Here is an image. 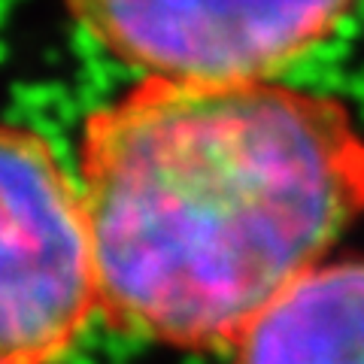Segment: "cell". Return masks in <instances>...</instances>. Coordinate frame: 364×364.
<instances>
[{
    "mask_svg": "<svg viewBox=\"0 0 364 364\" xmlns=\"http://www.w3.org/2000/svg\"><path fill=\"white\" fill-rule=\"evenodd\" d=\"M97 313L170 349H234L364 219V128L277 79L140 82L79 140Z\"/></svg>",
    "mask_w": 364,
    "mask_h": 364,
    "instance_id": "6da1fadb",
    "label": "cell"
},
{
    "mask_svg": "<svg viewBox=\"0 0 364 364\" xmlns=\"http://www.w3.org/2000/svg\"><path fill=\"white\" fill-rule=\"evenodd\" d=\"M95 316L79 182L46 136L0 122V364H58Z\"/></svg>",
    "mask_w": 364,
    "mask_h": 364,
    "instance_id": "7a4b0ae2",
    "label": "cell"
},
{
    "mask_svg": "<svg viewBox=\"0 0 364 364\" xmlns=\"http://www.w3.org/2000/svg\"><path fill=\"white\" fill-rule=\"evenodd\" d=\"M95 43L167 79H273L349 18L358 0H64Z\"/></svg>",
    "mask_w": 364,
    "mask_h": 364,
    "instance_id": "3957f363",
    "label": "cell"
},
{
    "mask_svg": "<svg viewBox=\"0 0 364 364\" xmlns=\"http://www.w3.org/2000/svg\"><path fill=\"white\" fill-rule=\"evenodd\" d=\"M231 352V364H364V258L318 264Z\"/></svg>",
    "mask_w": 364,
    "mask_h": 364,
    "instance_id": "277c9868",
    "label": "cell"
}]
</instances>
